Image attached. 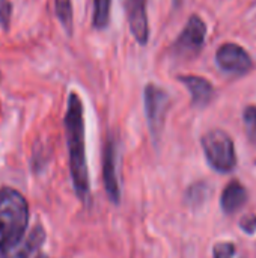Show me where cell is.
I'll list each match as a JSON object with an SVG mask.
<instances>
[{
	"label": "cell",
	"mask_w": 256,
	"mask_h": 258,
	"mask_svg": "<svg viewBox=\"0 0 256 258\" xmlns=\"http://www.w3.org/2000/svg\"><path fill=\"white\" fill-rule=\"evenodd\" d=\"M63 125H65V135H66L72 189L77 198L86 203L91 197V181H89V171H88V162H86L84 116H83L81 98L74 91H71L68 95Z\"/></svg>",
	"instance_id": "1"
},
{
	"label": "cell",
	"mask_w": 256,
	"mask_h": 258,
	"mask_svg": "<svg viewBox=\"0 0 256 258\" xmlns=\"http://www.w3.org/2000/svg\"><path fill=\"white\" fill-rule=\"evenodd\" d=\"M29 225V204L24 195L12 187H0V251L18 246Z\"/></svg>",
	"instance_id": "2"
},
{
	"label": "cell",
	"mask_w": 256,
	"mask_h": 258,
	"mask_svg": "<svg viewBox=\"0 0 256 258\" xmlns=\"http://www.w3.org/2000/svg\"><path fill=\"white\" fill-rule=\"evenodd\" d=\"M201 145L208 165L214 171L220 174H228L234 171L237 165L235 145L232 138L226 132L220 128L207 132L201 139Z\"/></svg>",
	"instance_id": "3"
},
{
	"label": "cell",
	"mask_w": 256,
	"mask_h": 258,
	"mask_svg": "<svg viewBox=\"0 0 256 258\" xmlns=\"http://www.w3.org/2000/svg\"><path fill=\"white\" fill-rule=\"evenodd\" d=\"M143 104L149 133L152 139L157 141L160 139L166 124V116L170 107V97L161 86L148 83L143 89Z\"/></svg>",
	"instance_id": "4"
},
{
	"label": "cell",
	"mask_w": 256,
	"mask_h": 258,
	"mask_svg": "<svg viewBox=\"0 0 256 258\" xmlns=\"http://www.w3.org/2000/svg\"><path fill=\"white\" fill-rule=\"evenodd\" d=\"M207 38V24L199 15H192L175 42L172 44V54L178 59H195L204 48Z\"/></svg>",
	"instance_id": "5"
},
{
	"label": "cell",
	"mask_w": 256,
	"mask_h": 258,
	"mask_svg": "<svg viewBox=\"0 0 256 258\" xmlns=\"http://www.w3.org/2000/svg\"><path fill=\"white\" fill-rule=\"evenodd\" d=\"M216 62L223 73L232 76H244L253 67L250 54L241 45L232 42L220 45L216 53Z\"/></svg>",
	"instance_id": "6"
},
{
	"label": "cell",
	"mask_w": 256,
	"mask_h": 258,
	"mask_svg": "<svg viewBox=\"0 0 256 258\" xmlns=\"http://www.w3.org/2000/svg\"><path fill=\"white\" fill-rule=\"evenodd\" d=\"M103 162H104L103 180H104L107 197L113 204H119L121 189H119V178H118V144L115 138H109L106 148H104Z\"/></svg>",
	"instance_id": "7"
},
{
	"label": "cell",
	"mask_w": 256,
	"mask_h": 258,
	"mask_svg": "<svg viewBox=\"0 0 256 258\" xmlns=\"http://www.w3.org/2000/svg\"><path fill=\"white\" fill-rule=\"evenodd\" d=\"M146 3L148 0H124V9L128 20L130 32L139 45H146L149 41Z\"/></svg>",
	"instance_id": "8"
},
{
	"label": "cell",
	"mask_w": 256,
	"mask_h": 258,
	"mask_svg": "<svg viewBox=\"0 0 256 258\" xmlns=\"http://www.w3.org/2000/svg\"><path fill=\"white\" fill-rule=\"evenodd\" d=\"M178 80L190 92V95H192V104L193 106H196V107H205L214 98V86L205 77L193 76V74H186V76H178Z\"/></svg>",
	"instance_id": "9"
},
{
	"label": "cell",
	"mask_w": 256,
	"mask_h": 258,
	"mask_svg": "<svg viewBox=\"0 0 256 258\" xmlns=\"http://www.w3.org/2000/svg\"><path fill=\"white\" fill-rule=\"evenodd\" d=\"M246 203H247V190H246V187L237 180L228 183V186L223 189L222 198H220L222 210L226 215H232L237 210H240Z\"/></svg>",
	"instance_id": "10"
},
{
	"label": "cell",
	"mask_w": 256,
	"mask_h": 258,
	"mask_svg": "<svg viewBox=\"0 0 256 258\" xmlns=\"http://www.w3.org/2000/svg\"><path fill=\"white\" fill-rule=\"evenodd\" d=\"M44 239H45V233H44L42 227L38 225L29 234V237L26 240H23L18 246L8 249V251H0V258H29V255L39 245H42Z\"/></svg>",
	"instance_id": "11"
},
{
	"label": "cell",
	"mask_w": 256,
	"mask_h": 258,
	"mask_svg": "<svg viewBox=\"0 0 256 258\" xmlns=\"http://www.w3.org/2000/svg\"><path fill=\"white\" fill-rule=\"evenodd\" d=\"M211 195V189H210V184L205 183V181H199V183H195L192 184L187 192H186V201L190 207L193 209H198L201 206H204L207 203V200L210 198Z\"/></svg>",
	"instance_id": "12"
},
{
	"label": "cell",
	"mask_w": 256,
	"mask_h": 258,
	"mask_svg": "<svg viewBox=\"0 0 256 258\" xmlns=\"http://www.w3.org/2000/svg\"><path fill=\"white\" fill-rule=\"evenodd\" d=\"M113 0H94V15H92V26L97 30L107 29L110 23V9Z\"/></svg>",
	"instance_id": "13"
},
{
	"label": "cell",
	"mask_w": 256,
	"mask_h": 258,
	"mask_svg": "<svg viewBox=\"0 0 256 258\" xmlns=\"http://www.w3.org/2000/svg\"><path fill=\"white\" fill-rule=\"evenodd\" d=\"M54 9H56V17H57L60 26L65 29L68 36H71L72 35V27H74L71 0H54Z\"/></svg>",
	"instance_id": "14"
},
{
	"label": "cell",
	"mask_w": 256,
	"mask_h": 258,
	"mask_svg": "<svg viewBox=\"0 0 256 258\" xmlns=\"http://www.w3.org/2000/svg\"><path fill=\"white\" fill-rule=\"evenodd\" d=\"M243 121H244V128L247 139L250 142L256 144V106H247L243 113Z\"/></svg>",
	"instance_id": "15"
},
{
	"label": "cell",
	"mask_w": 256,
	"mask_h": 258,
	"mask_svg": "<svg viewBox=\"0 0 256 258\" xmlns=\"http://www.w3.org/2000/svg\"><path fill=\"white\" fill-rule=\"evenodd\" d=\"M214 258H240L237 255V248L231 242H222L217 243L213 249Z\"/></svg>",
	"instance_id": "16"
},
{
	"label": "cell",
	"mask_w": 256,
	"mask_h": 258,
	"mask_svg": "<svg viewBox=\"0 0 256 258\" xmlns=\"http://www.w3.org/2000/svg\"><path fill=\"white\" fill-rule=\"evenodd\" d=\"M12 18V3L9 0H0V27L9 30Z\"/></svg>",
	"instance_id": "17"
},
{
	"label": "cell",
	"mask_w": 256,
	"mask_h": 258,
	"mask_svg": "<svg viewBox=\"0 0 256 258\" xmlns=\"http://www.w3.org/2000/svg\"><path fill=\"white\" fill-rule=\"evenodd\" d=\"M240 228H241L246 234H249V236L255 234L256 215H246V216H243V218H241V221H240Z\"/></svg>",
	"instance_id": "18"
},
{
	"label": "cell",
	"mask_w": 256,
	"mask_h": 258,
	"mask_svg": "<svg viewBox=\"0 0 256 258\" xmlns=\"http://www.w3.org/2000/svg\"><path fill=\"white\" fill-rule=\"evenodd\" d=\"M36 258H48V257H45V255H38Z\"/></svg>",
	"instance_id": "19"
}]
</instances>
